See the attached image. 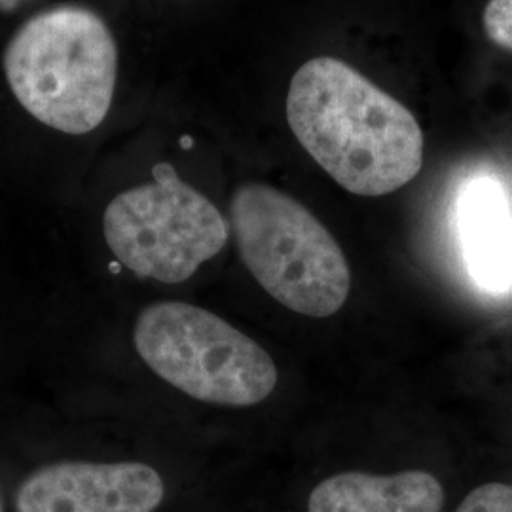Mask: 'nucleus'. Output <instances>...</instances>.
<instances>
[{"label":"nucleus","mask_w":512,"mask_h":512,"mask_svg":"<svg viewBox=\"0 0 512 512\" xmlns=\"http://www.w3.org/2000/svg\"><path fill=\"white\" fill-rule=\"evenodd\" d=\"M458 228L465 264L486 293L512 289V213L501 184L480 177L463 186Z\"/></svg>","instance_id":"nucleus-7"},{"label":"nucleus","mask_w":512,"mask_h":512,"mask_svg":"<svg viewBox=\"0 0 512 512\" xmlns=\"http://www.w3.org/2000/svg\"><path fill=\"white\" fill-rule=\"evenodd\" d=\"M230 219L245 268L281 306L315 319L342 310L348 260L308 207L270 184L245 183L232 196Z\"/></svg>","instance_id":"nucleus-3"},{"label":"nucleus","mask_w":512,"mask_h":512,"mask_svg":"<svg viewBox=\"0 0 512 512\" xmlns=\"http://www.w3.org/2000/svg\"><path fill=\"white\" fill-rule=\"evenodd\" d=\"M444 490L423 471L378 476L340 473L313 488L310 512H440Z\"/></svg>","instance_id":"nucleus-8"},{"label":"nucleus","mask_w":512,"mask_h":512,"mask_svg":"<svg viewBox=\"0 0 512 512\" xmlns=\"http://www.w3.org/2000/svg\"><path fill=\"white\" fill-rule=\"evenodd\" d=\"M4 73L19 105L40 124L86 135L112 105L116 40L92 10L54 8L19 27L4 52Z\"/></svg>","instance_id":"nucleus-2"},{"label":"nucleus","mask_w":512,"mask_h":512,"mask_svg":"<svg viewBox=\"0 0 512 512\" xmlns=\"http://www.w3.org/2000/svg\"><path fill=\"white\" fill-rule=\"evenodd\" d=\"M103 234L129 272L175 285L219 255L230 228L215 203L162 162L154 165L150 183L129 188L107 205Z\"/></svg>","instance_id":"nucleus-5"},{"label":"nucleus","mask_w":512,"mask_h":512,"mask_svg":"<svg viewBox=\"0 0 512 512\" xmlns=\"http://www.w3.org/2000/svg\"><path fill=\"white\" fill-rule=\"evenodd\" d=\"M19 2H23V0H0V10L12 12V10L18 6Z\"/></svg>","instance_id":"nucleus-11"},{"label":"nucleus","mask_w":512,"mask_h":512,"mask_svg":"<svg viewBox=\"0 0 512 512\" xmlns=\"http://www.w3.org/2000/svg\"><path fill=\"white\" fill-rule=\"evenodd\" d=\"M0 512H2V505H0Z\"/></svg>","instance_id":"nucleus-12"},{"label":"nucleus","mask_w":512,"mask_h":512,"mask_svg":"<svg viewBox=\"0 0 512 512\" xmlns=\"http://www.w3.org/2000/svg\"><path fill=\"white\" fill-rule=\"evenodd\" d=\"M145 365L184 395L219 406H255L279 380L270 353L213 311L177 300L145 306L133 327Z\"/></svg>","instance_id":"nucleus-4"},{"label":"nucleus","mask_w":512,"mask_h":512,"mask_svg":"<svg viewBox=\"0 0 512 512\" xmlns=\"http://www.w3.org/2000/svg\"><path fill=\"white\" fill-rule=\"evenodd\" d=\"M456 512H512V486L484 484L467 495Z\"/></svg>","instance_id":"nucleus-9"},{"label":"nucleus","mask_w":512,"mask_h":512,"mask_svg":"<svg viewBox=\"0 0 512 512\" xmlns=\"http://www.w3.org/2000/svg\"><path fill=\"white\" fill-rule=\"evenodd\" d=\"M484 29L494 44L512 52V0H490L486 4Z\"/></svg>","instance_id":"nucleus-10"},{"label":"nucleus","mask_w":512,"mask_h":512,"mask_svg":"<svg viewBox=\"0 0 512 512\" xmlns=\"http://www.w3.org/2000/svg\"><path fill=\"white\" fill-rule=\"evenodd\" d=\"M160 473L147 463L59 461L29 476L18 512H154L164 501Z\"/></svg>","instance_id":"nucleus-6"},{"label":"nucleus","mask_w":512,"mask_h":512,"mask_svg":"<svg viewBox=\"0 0 512 512\" xmlns=\"http://www.w3.org/2000/svg\"><path fill=\"white\" fill-rule=\"evenodd\" d=\"M287 122L311 158L357 196L391 194L423 165L416 116L336 57H313L294 73Z\"/></svg>","instance_id":"nucleus-1"}]
</instances>
